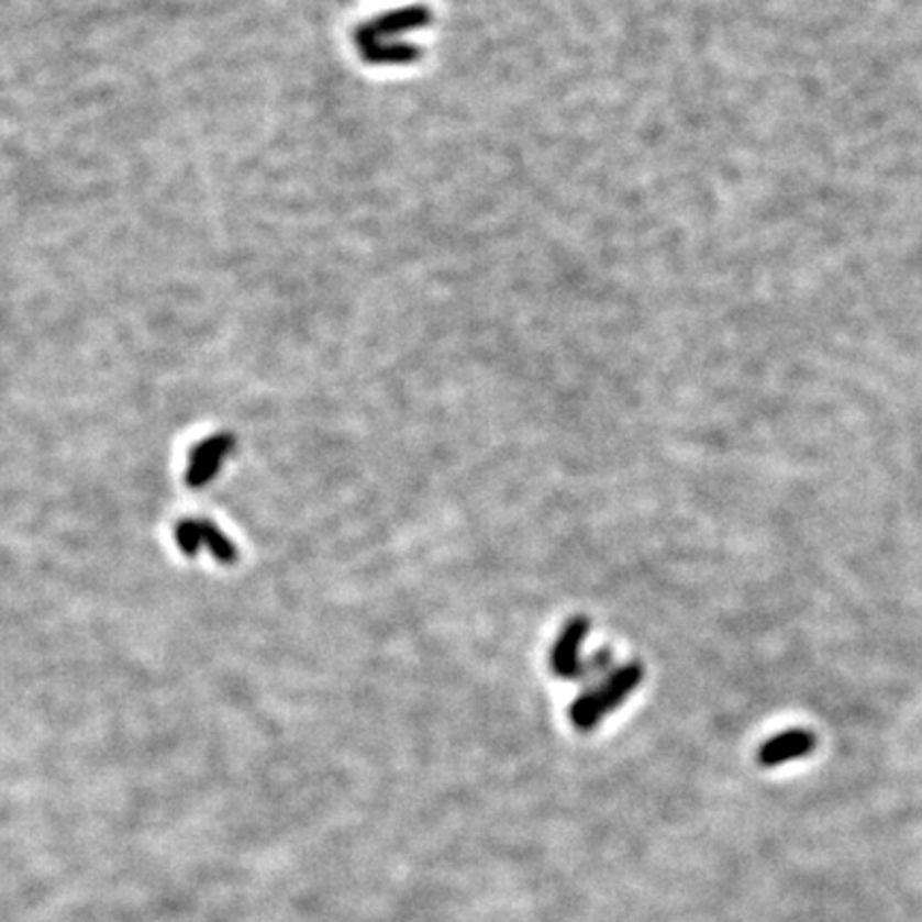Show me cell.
I'll return each instance as SVG.
<instances>
[{"mask_svg":"<svg viewBox=\"0 0 922 922\" xmlns=\"http://www.w3.org/2000/svg\"><path fill=\"white\" fill-rule=\"evenodd\" d=\"M643 681L641 663H627L613 668L604 679L588 686L575 702L570 704V722L575 729L588 733L593 731L611 711L622 707V702L638 688Z\"/></svg>","mask_w":922,"mask_h":922,"instance_id":"obj_1","label":"cell"},{"mask_svg":"<svg viewBox=\"0 0 922 922\" xmlns=\"http://www.w3.org/2000/svg\"><path fill=\"white\" fill-rule=\"evenodd\" d=\"M178 543L182 545L186 554H195L199 547H208L212 554L222 562H229L235 557L233 547L226 543V538L219 534V530L203 521H186L178 532Z\"/></svg>","mask_w":922,"mask_h":922,"instance_id":"obj_5","label":"cell"},{"mask_svg":"<svg viewBox=\"0 0 922 922\" xmlns=\"http://www.w3.org/2000/svg\"><path fill=\"white\" fill-rule=\"evenodd\" d=\"M231 443L226 438H214L210 443H203L192 455V466L188 473L190 485H203L212 479V475L221 468L224 455L229 453Z\"/></svg>","mask_w":922,"mask_h":922,"instance_id":"obj_6","label":"cell"},{"mask_svg":"<svg viewBox=\"0 0 922 922\" xmlns=\"http://www.w3.org/2000/svg\"><path fill=\"white\" fill-rule=\"evenodd\" d=\"M815 745V738L808 731H786L777 737L769 738L763 743L758 752V763L763 767H777L784 763H790L795 758L808 756Z\"/></svg>","mask_w":922,"mask_h":922,"instance_id":"obj_4","label":"cell"},{"mask_svg":"<svg viewBox=\"0 0 922 922\" xmlns=\"http://www.w3.org/2000/svg\"><path fill=\"white\" fill-rule=\"evenodd\" d=\"M359 54L369 65H410L421 58V47L412 43H382Z\"/></svg>","mask_w":922,"mask_h":922,"instance_id":"obj_7","label":"cell"},{"mask_svg":"<svg viewBox=\"0 0 922 922\" xmlns=\"http://www.w3.org/2000/svg\"><path fill=\"white\" fill-rule=\"evenodd\" d=\"M590 634V622L586 618H573L562 627L554 652H552V670L559 679H579L584 670V643Z\"/></svg>","mask_w":922,"mask_h":922,"instance_id":"obj_2","label":"cell"},{"mask_svg":"<svg viewBox=\"0 0 922 922\" xmlns=\"http://www.w3.org/2000/svg\"><path fill=\"white\" fill-rule=\"evenodd\" d=\"M427 24H432V13L425 7H407V9L389 11V13L380 15V18H374L368 24L359 26L355 31V43L362 49L366 45L380 43L385 37L400 35L404 31L423 29Z\"/></svg>","mask_w":922,"mask_h":922,"instance_id":"obj_3","label":"cell"}]
</instances>
